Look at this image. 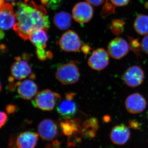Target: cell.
<instances>
[{
	"label": "cell",
	"instance_id": "6da1fadb",
	"mask_svg": "<svg viewBox=\"0 0 148 148\" xmlns=\"http://www.w3.org/2000/svg\"><path fill=\"white\" fill-rule=\"evenodd\" d=\"M16 23L13 29L22 39L29 40L30 35L37 30L47 31L50 27L47 12L43 6L32 1L29 5L19 1L16 3Z\"/></svg>",
	"mask_w": 148,
	"mask_h": 148
},
{
	"label": "cell",
	"instance_id": "7a4b0ae2",
	"mask_svg": "<svg viewBox=\"0 0 148 148\" xmlns=\"http://www.w3.org/2000/svg\"><path fill=\"white\" fill-rule=\"evenodd\" d=\"M56 79L65 85L73 84L79 79L78 69L73 61L61 65L58 67L56 73Z\"/></svg>",
	"mask_w": 148,
	"mask_h": 148
},
{
	"label": "cell",
	"instance_id": "3957f363",
	"mask_svg": "<svg viewBox=\"0 0 148 148\" xmlns=\"http://www.w3.org/2000/svg\"><path fill=\"white\" fill-rule=\"evenodd\" d=\"M61 98V96L58 93L49 89H45L37 93L33 103L38 108L49 111L53 110L56 102Z\"/></svg>",
	"mask_w": 148,
	"mask_h": 148
},
{
	"label": "cell",
	"instance_id": "277c9868",
	"mask_svg": "<svg viewBox=\"0 0 148 148\" xmlns=\"http://www.w3.org/2000/svg\"><path fill=\"white\" fill-rule=\"evenodd\" d=\"M108 52L102 48L94 50L90 56L88 64L91 69L100 71L106 69L110 62Z\"/></svg>",
	"mask_w": 148,
	"mask_h": 148
},
{
	"label": "cell",
	"instance_id": "5b68a950",
	"mask_svg": "<svg viewBox=\"0 0 148 148\" xmlns=\"http://www.w3.org/2000/svg\"><path fill=\"white\" fill-rule=\"evenodd\" d=\"M62 50L67 52H77L81 47V42L75 32L71 30L63 34L59 40Z\"/></svg>",
	"mask_w": 148,
	"mask_h": 148
},
{
	"label": "cell",
	"instance_id": "8992f818",
	"mask_svg": "<svg viewBox=\"0 0 148 148\" xmlns=\"http://www.w3.org/2000/svg\"><path fill=\"white\" fill-rule=\"evenodd\" d=\"M123 79L127 86L131 88L137 87L143 83L145 79V73L140 66H131L124 72Z\"/></svg>",
	"mask_w": 148,
	"mask_h": 148
},
{
	"label": "cell",
	"instance_id": "52a82bcc",
	"mask_svg": "<svg viewBox=\"0 0 148 148\" xmlns=\"http://www.w3.org/2000/svg\"><path fill=\"white\" fill-rule=\"evenodd\" d=\"M0 25L1 29L8 30L15 24V13L11 5L4 2V0L0 1Z\"/></svg>",
	"mask_w": 148,
	"mask_h": 148
},
{
	"label": "cell",
	"instance_id": "ba28073f",
	"mask_svg": "<svg viewBox=\"0 0 148 148\" xmlns=\"http://www.w3.org/2000/svg\"><path fill=\"white\" fill-rule=\"evenodd\" d=\"M129 49V44L124 39L120 37L112 40L108 46L109 55L117 60L124 57L128 53Z\"/></svg>",
	"mask_w": 148,
	"mask_h": 148
},
{
	"label": "cell",
	"instance_id": "9c48e42d",
	"mask_svg": "<svg viewBox=\"0 0 148 148\" xmlns=\"http://www.w3.org/2000/svg\"><path fill=\"white\" fill-rule=\"evenodd\" d=\"M72 14L74 20L80 24L87 23L91 20L93 14L91 5L86 2L77 3L73 8Z\"/></svg>",
	"mask_w": 148,
	"mask_h": 148
},
{
	"label": "cell",
	"instance_id": "30bf717a",
	"mask_svg": "<svg viewBox=\"0 0 148 148\" xmlns=\"http://www.w3.org/2000/svg\"><path fill=\"white\" fill-rule=\"evenodd\" d=\"M147 102L143 95L135 92L127 96L125 101V107L128 112L132 114L140 113L145 110Z\"/></svg>",
	"mask_w": 148,
	"mask_h": 148
},
{
	"label": "cell",
	"instance_id": "8fae6325",
	"mask_svg": "<svg viewBox=\"0 0 148 148\" xmlns=\"http://www.w3.org/2000/svg\"><path fill=\"white\" fill-rule=\"evenodd\" d=\"M15 61L11 67V74L14 79L22 80L26 78L32 73V69L27 59H23L20 56L15 58Z\"/></svg>",
	"mask_w": 148,
	"mask_h": 148
},
{
	"label": "cell",
	"instance_id": "7c38bea8",
	"mask_svg": "<svg viewBox=\"0 0 148 148\" xmlns=\"http://www.w3.org/2000/svg\"><path fill=\"white\" fill-rule=\"evenodd\" d=\"M75 94L66 93L65 99L58 104L57 107L58 113L65 119H70L75 114L77 111L76 104L73 101Z\"/></svg>",
	"mask_w": 148,
	"mask_h": 148
},
{
	"label": "cell",
	"instance_id": "4fadbf2b",
	"mask_svg": "<svg viewBox=\"0 0 148 148\" xmlns=\"http://www.w3.org/2000/svg\"><path fill=\"white\" fill-rule=\"evenodd\" d=\"M38 130L40 137L48 141L55 139L58 133L56 123L50 119H45L41 122L38 126Z\"/></svg>",
	"mask_w": 148,
	"mask_h": 148
},
{
	"label": "cell",
	"instance_id": "5bb4252c",
	"mask_svg": "<svg viewBox=\"0 0 148 148\" xmlns=\"http://www.w3.org/2000/svg\"><path fill=\"white\" fill-rule=\"evenodd\" d=\"M15 85L18 86L17 92L22 99L30 100L38 93V86L32 80H25L22 82L17 83Z\"/></svg>",
	"mask_w": 148,
	"mask_h": 148
},
{
	"label": "cell",
	"instance_id": "9a60e30c",
	"mask_svg": "<svg viewBox=\"0 0 148 148\" xmlns=\"http://www.w3.org/2000/svg\"><path fill=\"white\" fill-rule=\"evenodd\" d=\"M130 136V130L123 125H119L113 127L110 132V139L116 145H123L129 140Z\"/></svg>",
	"mask_w": 148,
	"mask_h": 148
},
{
	"label": "cell",
	"instance_id": "2e32d148",
	"mask_svg": "<svg viewBox=\"0 0 148 148\" xmlns=\"http://www.w3.org/2000/svg\"><path fill=\"white\" fill-rule=\"evenodd\" d=\"M38 135L36 132L27 131L21 132L16 140L17 148H34L38 142Z\"/></svg>",
	"mask_w": 148,
	"mask_h": 148
},
{
	"label": "cell",
	"instance_id": "e0dca14e",
	"mask_svg": "<svg viewBox=\"0 0 148 148\" xmlns=\"http://www.w3.org/2000/svg\"><path fill=\"white\" fill-rule=\"evenodd\" d=\"M71 14L66 12H61L54 15L53 22L56 27L61 30L69 29L71 24Z\"/></svg>",
	"mask_w": 148,
	"mask_h": 148
},
{
	"label": "cell",
	"instance_id": "ac0fdd59",
	"mask_svg": "<svg viewBox=\"0 0 148 148\" xmlns=\"http://www.w3.org/2000/svg\"><path fill=\"white\" fill-rule=\"evenodd\" d=\"M29 40L36 47L45 48L48 41L46 31L40 29L33 32L30 35Z\"/></svg>",
	"mask_w": 148,
	"mask_h": 148
},
{
	"label": "cell",
	"instance_id": "d6986e66",
	"mask_svg": "<svg viewBox=\"0 0 148 148\" xmlns=\"http://www.w3.org/2000/svg\"><path fill=\"white\" fill-rule=\"evenodd\" d=\"M62 132L66 136H72L76 134L80 130L79 122L77 120L66 119L60 123Z\"/></svg>",
	"mask_w": 148,
	"mask_h": 148
},
{
	"label": "cell",
	"instance_id": "ffe728a7",
	"mask_svg": "<svg viewBox=\"0 0 148 148\" xmlns=\"http://www.w3.org/2000/svg\"><path fill=\"white\" fill-rule=\"evenodd\" d=\"M134 28L138 34L142 36L148 34V15L140 14L137 16Z\"/></svg>",
	"mask_w": 148,
	"mask_h": 148
},
{
	"label": "cell",
	"instance_id": "44dd1931",
	"mask_svg": "<svg viewBox=\"0 0 148 148\" xmlns=\"http://www.w3.org/2000/svg\"><path fill=\"white\" fill-rule=\"evenodd\" d=\"M124 24L125 22L123 20L114 19L112 21V23L110 25V29L114 34H121L123 32Z\"/></svg>",
	"mask_w": 148,
	"mask_h": 148
},
{
	"label": "cell",
	"instance_id": "7402d4cb",
	"mask_svg": "<svg viewBox=\"0 0 148 148\" xmlns=\"http://www.w3.org/2000/svg\"><path fill=\"white\" fill-rule=\"evenodd\" d=\"M112 3H110L108 0L106 1V4L103 6L101 16L103 17H106L111 14L115 13V7Z\"/></svg>",
	"mask_w": 148,
	"mask_h": 148
},
{
	"label": "cell",
	"instance_id": "603a6c76",
	"mask_svg": "<svg viewBox=\"0 0 148 148\" xmlns=\"http://www.w3.org/2000/svg\"><path fill=\"white\" fill-rule=\"evenodd\" d=\"M36 54L38 58L41 61H45L52 56L51 52L46 51L44 48H36Z\"/></svg>",
	"mask_w": 148,
	"mask_h": 148
},
{
	"label": "cell",
	"instance_id": "cb8c5ba5",
	"mask_svg": "<svg viewBox=\"0 0 148 148\" xmlns=\"http://www.w3.org/2000/svg\"><path fill=\"white\" fill-rule=\"evenodd\" d=\"M40 1L43 5L54 9L58 7L61 0H40Z\"/></svg>",
	"mask_w": 148,
	"mask_h": 148
},
{
	"label": "cell",
	"instance_id": "d4e9b609",
	"mask_svg": "<svg viewBox=\"0 0 148 148\" xmlns=\"http://www.w3.org/2000/svg\"><path fill=\"white\" fill-rule=\"evenodd\" d=\"M130 49L135 52H138L140 48H141V44L139 42L138 39H134L132 38H129Z\"/></svg>",
	"mask_w": 148,
	"mask_h": 148
},
{
	"label": "cell",
	"instance_id": "484cf974",
	"mask_svg": "<svg viewBox=\"0 0 148 148\" xmlns=\"http://www.w3.org/2000/svg\"><path fill=\"white\" fill-rule=\"evenodd\" d=\"M141 46L142 50L148 54V35L143 38L141 42Z\"/></svg>",
	"mask_w": 148,
	"mask_h": 148
},
{
	"label": "cell",
	"instance_id": "4316f807",
	"mask_svg": "<svg viewBox=\"0 0 148 148\" xmlns=\"http://www.w3.org/2000/svg\"><path fill=\"white\" fill-rule=\"evenodd\" d=\"M114 5L121 7L126 5L129 3L130 0H110Z\"/></svg>",
	"mask_w": 148,
	"mask_h": 148
},
{
	"label": "cell",
	"instance_id": "83f0119b",
	"mask_svg": "<svg viewBox=\"0 0 148 148\" xmlns=\"http://www.w3.org/2000/svg\"><path fill=\"white\" fill-rule=\"evenodd\" d=\"M88 3L94 6H98L103 4L106 0H86Z\"/></svg>",
	"mask_w": 148,
	"mask_h": 148
},
{
	"label": "cell",
	"instance_id": "f1b7e54d",
	"mask_svg": "<svg viewBox=\"0 0 148 148\" xmlns=\"http://www.w3.org/2000/svg\"><path fill=\"white\" fill-rule=\"evenodd\" d=\"M1 123H0V127L1 128L2 127V126H4V125L5 124L7 120L8 116L4 112H3L2 111L1 112Z\"/></svg>",
	"mask_w": 148,
	"mask_h": 148
},
{
	"label": "cell",
	"instance_id": "f546056e",
	"mask_svg": "<svg viewBox=\"0 0 148 148\" xmlns=\"http://www.w3.org/2000/svg\"><path fill=\"white\" fill-rule=\"evenodd\" d=\"M16 107L13 105H9L6 106V110L9 114H12L15 112L16 111Z\"/></svg>",
	"mask_w": 148,
	"mask_h": 148
},
{
	"label": "cell",
	"instance_id": "4dcf8cb0",
	"mask_svg": "<svg viewBox=\"0 0 148 148\" xmlns=\"http://www.w3.org/2000/svg\"><path fill=\"white\" fill-rule=\"evenodd\" d=\"M91 49V48L88 45H83L81 47L82 51L85 55H87L88 53L90 52Z\"/></svg>",
	"mask_w": 148,
	"mask_h": 148
},
{
	"label": "cell",
	"instance_id": "1f68e13d",
	"mask_svg": "<svg viewBox=\"0 0 148 148\" xmlns=\"http://www.w3.org/2000/svg\"><path fill=\"white\" fill-rule=\"evenodd\" d=\"M130 127L134 129H139L140 128V125L138 122L131 121L130 122Z\"/></svg>",
	"mask_w": 148,
	"mask_h": 148
},
{
	"label": "cell",
	"instance_id": "d6a6232c",
	"mask_svg": "<svg viewBox=\"0 0 148 148\" xmlns=\"http://www.w3.org/2000/svg\"><path fill=\"white\" fill-rule=\"evenodd\" d=\"M4 37V33L2 29H1V32H0V38L1 39H2Z\"/></svg>",
	"mask_w": 148,
	"mask_h": 148
},
{
	"label": "cell",
	"instance_id": "836d02e7",
	"mask_svg": "<svg viewBox=\"0 0 148 148\" xmlns=\"http://www.w3.org/2000/svg\"><path fill=\"white\" fill-rule=\"evenodd\" d=\"M29 0H24V1H25V3H27L28 2V1H29Z\"/></svg>",
	"mask_w": 148,
	"mask_h": 148
},
{
	"label": "cell",
	"instance_id": "e575fe53",
	"mask_svg": "<svg viewBox=\"0 0 148 148\" xmlns=\"http://www.w3.org/2000/svg\"><path fill=\"white\" fill-rule=\"evenodd\" d=\"M7 1H14L15 0H6Z\"/></svg>",
	"mask_w": 148,
	"mask_h": 148
}]
</instances>
